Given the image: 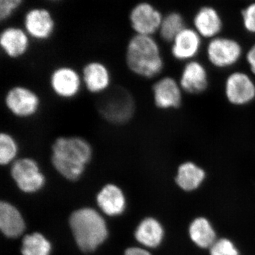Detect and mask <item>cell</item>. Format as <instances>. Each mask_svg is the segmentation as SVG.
<instances>
[{"label": "cell", "mask_w": 255, "mask_h": 255, "mask_svg": "<svg viewBox=\"0 0 255 255\" xmlns=\"http://www.w3.org/2000/svg\"><path fill=\"white\" fill-rule=\"evenodd\" d=\"M94 155L93 146L80 135H60L50 146V161L55 170L65 179L81 177Z\"/></svg>", "instance_id": "6da1fadb"}, {"label": "cell", "mask_w": 255, "mask_h": 255, "mask_svg": "<svg viewBox=\"0 0 255 255\" xmlns=\"http://www.w3.org/2000/svg\"><path fill=\"white\" fill-rule=\"evenodd\" d=\"M124 58L128 70L145 80H156L165 68L162 48L154 36L132 35L126 46Z\"/></svg>", "instance_id": "7a4b0ae2"}, {"label": "cell", "mask_w": 255, "mask_h": 255, "mask_svg": "<svg viewBox=\"0 0 255 255\" xmlns=\"http://www.w3.org/2000/svg\"><path fill=\"white\" fill-rule=\"evenodd\" d=\"M70 225L77 244L85 253L95 251L108 236L105 219L90 208L75 211L70 216Z\"/></svg>", "instance_id": "3957f363"}, {"label": "cell", "mask_w": 255, "mask_h": 255, "mask_svg": "<svg viewBox=\"0 0 255 255\" xmlns=\"http://www.w3.org/2000/svg\"><path fill=\"white\" fill-rule=\"evenodd\" d=\"M206 60L221 71L233 70L244 58L243 45L236 38L221 36L209 40L205 48Z\"/></svg>", "instance_id": "277c9868"}, {"label": "cell", "mask_w": 255, "mask_h": 255, "mask_svg": "<svg viewBox=\"0 0 255 255\" xmlns=\"http://www.w3.org/2000/svg\"><path fill=\"white\" fill-rule=\"evenodd\" d=\"M104 95L98 108L105 120L114 125H123L132 119L135 113V103L130 92L119 87L111 89Z\"/></svg>", "instance_id": "5b68a950"}, {"label": "cell", "mask_w": 255, "mask_h": 255, "mask_svg": "<svg viewBox=\"0 0 255 255\" xmlns=\"http://www.w3.org/2000/svg\"><path fill=\"white\" fill-rule=\"evenodd\" d=\"M5 108L15 118L27 120L34 118L42 107L41 96L31 87L15 85L4 96Z\"/></svg>", "instance_id": "8992f818"}, {"label": "cell", "mask_w": 255, "mask_h": 255, "mask_svg": "<svg viewBox=\"0 0 255 255\" xmlns=\"http://www.w3.org/2000/svg\"><path fill=\"white\" fill-rule=\"evenodd\" d=\"M226 102L235 107H245L255 102V77L250 72L233 70L223 82Z\"/></svg>", "instance_id": "52a82bcc"}, {"label": "cell", "mask_w": 255, "mask_h": 255, "mask_svg": "<svg viewBox=\"0 0 255 255\" xmlns=\"http://www.w3.org/2000/svg\"><path fill=\"white\" fill-rule=\"evenodd\" d=\"M48 85L55 97L60 100H73L84 89L81 71L71 65H58L50 73Z\"/></svg>", "instance_id": "ba28073f"}, {"label": "cell", "mask_w": 255, "mask_h": 255, "mask_svg": "<svg viewBox=\"0 0 255 255\" xmlns=\"http://www.w3.org/2000/svg\"><path fill=\"white\" fill-rule=\"evenodd\" d=\"M163 15L149 1L134 5L128 14V21L134 34L154 36L158 33Z\"/></svg>", "instance_id": "9c48e42d"}, {"label": "cell", "mask_w": 255, "mask_h": 255, "mask_svg": "<svg viewBox=\"0 0 255 255\" xmlns=\"http://www.w3.org/2000/svg\"><path fill=\"white\" fill-rule=\"evenodd\" d=\"M10 173L18 187L26 193L41 189L46 182L38 162L30 157H19L11 164Z\"/></svg>", "instance_id": "30bf717a"}, {"label": "cell", "mask_w": 255, "mask_h": 255, "mask_svg": "<svg viewBox=\"0 0 255 255\" xmlns=\"http://www.w3.org/2000/svg\"><path fill=\"white\" fill-rule=\"evenodd\" d=\"M22 27L32 41L46 42L54 35L56 22L49 9L35 6L25 13Z\"/></svg>", "instance_id": "8fae6325"}, {"label": "cell", "mask_w": 255, "mask_h": 255, "mask_svg": "<svg viewBox=\"0 0 255 255\" xmlns=\"http://www.w3.org/2000/svg\"><path fill=\"white\" fill-rule=\"evenodd\" d=\"M151 92L154 105L159 110H176L182 105L184 93L174 77L165 75L156 79Z\"/></svg>", "instance_id": "7c38bea8"}, {"label": "cell", "mask_w": 255, "mask_h": 255, "mask_svg": "<svg viewBox=\"0 0 255 255\" xmlns=\"http://www.w3.org/2000/svg\"><path fill=\"white\" fill-rule=\"evenodd\" d=\"M184 94L200 95L205 93L210 85L209 70L205 64L196 59L184 63L179 78Z\"/></svg>", "instance_id": "4fadbf2b"}, {"label": "cell", "mask_w": 255, "mask_h": 255, "mask_svg": "<svg viewBox=\"0 0 255 255\" xmlns=\"http://www.w3.org/2000/svg\"><path fill=\"white\" fill-rule=\"evenodd\" d=\"M81 75L84 89L92 95H105L112 89V71L104 62L97 60L87 62L82 67Z\"/></svg>", "instance_id": "5bb4252c"}, {"label": "cell", "mask_w": 255, "mask_h": 255, "mask_svg": "<svg viewBox=\"0 0 255 255\" xmlns=\"http://www.w3.org/2000/svg\"><path fill=\"white\" fill-rule=\"evenodd\" d=\"M170 53L176 61L185 63L197 59L203 46V38L193 27L186 26L170 43Z\"/></svg>", "instance_id": "9a60e30c"}, {"label": "cell", "mask_w": 255, "mask_h": 255, "mask_svg": "<svg viewBox=\"0 0 255 255\" xmlns=\"http://www.w3.org/2000/svg\"><path fill=\"white\" fill-rule=\"evenodd\" d=\"M32 41L24 28L20 26H6L0 33L1 52L11 60H19L27 55Z\"/></svg>", "instance_id": "2e32d148"}, {"label": "cell", "mask_w": 255, "mask_h": 255, "mask_svg": "<svg viewBox=\"0 0 255 255\" xmlns=\"http://www.w3.org/2000/svg\"><path fill=\"white\" fill-rule=\"evenodd\" d=\"M193 28L203 39L211 40L221 36L224 21L219 10L214 6L204 5L201 6L193 17Z\"/></svg>", "instance_id": "e0dca14e"}, {"label": "cell", "mask_w": 255, "mask_h": 255, "mask_svg": "<svg viewBox=\"0 0 255 255\" xmlns=\"http://www.w3.org/2000/svg\"><path fill=\"white\" fill-rule=\"evenodd\" d=\"M207 174L199 164L191 160H186L178 165L174 182L181 190L193 192L202 186Z\"/></svg>", "instance_id": "ac0fdd59"}, {"label": "cell", "mask_w": 255, "mask_h": 255, "mask_svg": "<svg viewBox=\"0 0 255 255\" xmlns=\"http://www.w3.org/2000/svg\"><path fill=\"white\" fill-rule=\"evenodd\" d=\"M188 236L194 246L202 250H209L218 239L214 226L204 216H198L191 221Z\"/></svg>", "instance_id": "d6986e66"}, {"label": "cell", "mask_w": 255, "mask_h": 255, "mask_svg": "<svg viewBox=\"0 0 255 255\" xmlns=\"http://www.w3.org/2000/svg\"><path fill=\"white\" fill-rule=\"evenodd\" d=\"M97 203L101 209L108 216H118L124 212L126 199L120 188L110 184L102 188L97 195Z\"/></svg>", "instance_id": "ffe728a7"}, {"label": "cell", "mask_w": 255, "mask_h": 255, "mask_svg": "<svg viewBox=\"0 0 255 255\" xmlns=\"http://www.w3.org/2000/svg\"><path fill=\"white\" fill-rule=\"evenodd\" d=\"M135 237L137 242L145 248H157L164 240L163 226L154 218H146L137 226Z\"/></svg>", "instance_id": "44dd1931"}, {"label": "cell", "mask_w": 255, "mask_h": 255, "mask_svg": "<svg viewBox=\"0 0 255 255\" xmlns=\"http://www.w3.org/2000/svg\"><path fill=\"white\" fill-rule=\"evenodd\" d=\"M0 228L9 238L18 237L25 230L24 221L19 211L6 202L0 204Z\"/></svg>", "instance_id": "7402d4cb"}, {"label": "cell", "mask_w": 255, "mask_h": 255, "mask_svg": "<svg viewBox=\"0 0 255 255\" xmlns=\"http://www.w3.org/2000/svg\"><path fill=\"white\" fill-rule=\"evenodd\" d=\"M185 19L182 14L172 11L164 15L159 29V36L162 41L171 43L174 38L186 27Z\"/></svg>", "instance_id": "603a6c76"}, {"label": "cell", "mask_w": 255, "mask_h": 255, "mask_svg": "<svg viewBox=\"0 0 255 255\" xmlns=\"http://www.w3.org/2000/svg\"><path fill=\"white\" fill-rule=\"evenodd\" d=\"M20 145L16 137L8 131L0 133V164L11 165L19 158Z\"/></svg>", "instance_id": "cb8c5ba5"}, {"label": "cell", "mask_w": 255, "mask_h": 255, "mask_svg": "<svg viewBox=\"0 0 255 255\" xmlns=\"http://www.w3.org/2000/svg\"><path fill=\"white\" fill-rule=\"evenodd\" d=\"M51 246L41 233H35L23 238L21 253L23 255H49Z\"/></svg>", "instance_id": "d4e9b609"}, {"label": "cell", "mask_w": 255, "mask_h": 255, "mask_svg": "<svg viewBox=\"0 0 255 255\" xmlns=\"http://www.w3.org/2000/svg\"><path fill=\"white\" fill-rule=\"evenodd\" d=\"M209 251L210 255H241L234 242L228 238H218Z\"/></svg>", "instance_id": "484cf974"}, {"label": "cell", "mask_w": 255, "mask_h": 255, "mask_svg": "<svg viewBox=\"0 0 255 255\" xmlns=\"http://www.w3.org/2000/svg\"><path fill=\"white\" fill-rule=\"evenodd\" d=\"M241 21L245 31L255 36V1H251L242 9Z\"/></svg>", "instance_id": "4316f807"}, {"label": "cell", "mask_w": 255, "mask_h": 255, "mask_svg": "<svg viewBox=\"0 0 255 255\" xmlns=\"http://www.w3.org/2000/svg\"><path fill=\"white\" fill-rule=\"evenodd\" d=\"M23 0H0V20L6 21L19 9Z\"/></svg>", "instance_id": "83f0119b"}, {"label": "cell", "mask_w": 255, "mask_h": 255, "mask_svg": "<svg viewBox=\"0 0 255 255\" xmlns=\"http://www.w3.org/2000/svg\"><path fill=\"white\" fill-rule=\"evenodd\" d=\"M244 58L250 73L255 78V42L245 52Z\"/></svg>", "instance_id": "f1b7e54d"}, {"label": "cell", "mask_w": 255, "mask_h": 255, "mask_svg": "<svg viewBox=\"0 0 255 255\" xmlns=\"http://www.w3.org/2000/svg\"><path fill=\"white\" fill-rule=\"evenodd\" d=\"M125 255H152L147 250L140 248H130L125 252Z\"/></svg>", "instance_id": "f546056e"}, {"label": "cell", "mask_w": 255, "mask_h": 255, "mask_svg": "<svg viewBox=\"0 0 255 255\" xmlns=\"http://www.w3.org/2000/svg\"><path fill=\"white\" fill-rule=\"evenodd\" d=\"M47 1H52V2H55V1H60V0H47Z\"/></svg>", "instance_id": "4dcf8cb0"}]
</instances>
